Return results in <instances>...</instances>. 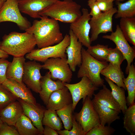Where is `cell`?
I'll use <instances>...</instances> for the list:
<instances>
[{
    "instance_id": "obj_31",
    "label": "cell",
    "mask_w": 135,
    "mask_h": 135,
    "mask_svg": "<svg viewBox=\"0 0 135 135\" xmlns=\"http://www.w3.org/2000/svg\"><path fill=\"white\" fill-rule=\"evenodd\" d=\"M124 128L131 135L135 134V103L129 106L124 114Z\"/></svg>"
},
{
    "instance_id": "obj_39",
    "label": "cell",
    "mask_w": 135,
    "mask_h": 135,
    "mask_svg": "<svg viewBox=\"0 0 135 135\" xmlns=\"http://www.w3.org/2000/svg\"><path fill=\"white\" fill-rule=\"evenodd\" d=\"M10 62L6 58H0V84H2L7 79L6 71Z\"/></svg>"
},
{
    "instance_id": "obj_16",
    "label": "cell",
    "mask_w": 135,
    "mask_h": 135,
    "mask_svg": "<svg viewBox=\"0 0 135 135\" xmlns=\"http://www.w3.org/2000/svg\"><path fill=\"white\" fill-rule=\"evenodd\" d=\"M69 34L70 42L66 50L67 62L72 71L74 72L76 67H80L82 63L81 51L82 45L70 29Z\"/></svg>"
},
{
    "instance_id": "obj_33",
    "label": "cell",
    "mask_w": 135,
    "mask_h": 135,
    "mask_svg": "<svg viewBox=\"0 0 135 135\" xmlns=\"http://www.w3.org/2000/svg\"><path fill=\"white\" fill-rule=\"evenodd\" d=\"M108 45L98 44L91 46L88 48L87 52L92 57L100 61H106V59L109 52Z\"/></svg>"
},
{
    "instance_id": "obj_30",
    "label": "cell",
    "mask_w": 135,
    "mask_h": 135,
    "mask_svg": "<svg viewBox=\"0 0 135 135\" xmlns=\"http://www.w3.org/2000/svg\"><path fill=\"white\" fill-rule=\"evenodd\" d=\"M42 123L43 125L49 126L56 130H60L62 128L61 120L55 110L46 109Z\"/></svg>"
},
{
    "instance_id": "obj_14",
    "label": "cell",
    "mask_w": 135,
    "mask_h": 135,
    "mask_svg": "<svg viewBox=\"0 0 135 135\" xmlns=\"http://www.w3.org/2000/svg\"><path fill=\"white\" fill-rule=\"evenodd\" d=\"M17 100L22 106L23 113L31 120L38 130L40 135L43 134L44 128L42 121L46 110L45 108L37 103L35 104L29 103L20 98H18Z\"/></svg>"
},
{
    "instance_id": "obj_17",
    "label": "cell",
    "mask_w": 135,
    "mask_h": 135,
    "mask_svg": "<svg viewBox=\"0 0 135 135\" xmlns=\"http://www.w3.org/2000/svg\"><path fill=\"white\" fill-rule=\"evenodd\" d=\"M72 103V96L66 86L54 92L50 95L46 109L56 110Z\"/></svg>"
},
{
    "instance_id": "obj_44",
    "label": "cell",
    "mask_w": 135,
    "mask_h": 135,
    "mask_svg": "<svg viewBox=\"0 0 135 135\" xmlns=\"http://www.w3.org/2000/svg\"><path fill=\"white\" fill-rule=\"evenodd\" d=\"M96 0H88V4H91L96 1Z\"/></svg>"
},
{
    "instance_id": "obj_42",
    "label": "cell",
    "mask_w": 135,
    "mask_h": 135,
    "mask_svg": "<svg viewBox=\"0 0 135 135\" xmlns=\"http://www.w3.org/2000/svg\"><path fill=\"white\" fill-rule=\"evenodd\" d=\"M43 134L44 135H58L56 130L47 126L44 128Z\"/></svg>"
},
{
    "instance_id": "obj_19",
    "label": "cell",
    "mask_w": 135,
    "mask_h": 135,
    "mask_svg": "<svg viewBox=\"0 0 135 135\" xmlns=\"http://www.w3.org/2000/svg\"><path fill=\"white\" fill-rule=\"evenodd\" d=\"M41 90L39 93L40 97L44 104L47 105L50 96L54 91L63 88L64 83L58 80H52L49 72L42 76L40 81Z\"/></svg>"
},
{
    "instance_id": "obj_26",
    "label": "cell",
    "mask_w": 135,
    "mask_h": 135,
    "mask_svg": "<svg viewBox=\"0 0 135 135\" xmlns=\"http://www.w3.org/2000/svg\"><path fill=\"white\" fill-rule=\"evenodd\" d=\"M15 127L19 135H40L31 120L23 113L18 120Z\"/></svg>"
},
{
    "instance_id": "obj_2",
    "label": "cell",
    "mask_w": 135,
    "mask_h": 135,
    "mask_svg": "<svg viewBox=\"0 0 135 135\" xmlns=\"http://www.w3.org/2000/svg\"><path fill=\"white\" fill-rule=\"evenodd\" d=\"M36 45L33 34L26 31L23 33L14 31L3 36L0 48L8 55L19 57L30 52Z\"/></svg>"
},
{
    "instance_id": "obj_7",
    "label": "cell",
    "mask_w": 135,
    "mask_h": 135,
    "mask_svg": "<svg viewBox=\"0 0 135 135\" xmlns=\"http://www.w3.org/2000/svg\"><path fill=\"white\" fill-rule=\"evenodd\" d=\"M44 63L42 68L49 70L52 80H58L63 83L70 82L72 71L67 62L66 58H50Z\"/></svg>"
},
{
    "instance_id": "obj_24",
    "label": "cell",
    "mask_w": 135,
    "mask_h": 135,
    "mask_svg": "<svg viewBox=\"0 0 135 135\" xmlns=\"http://www.w3.org/2000/svg\"><path fill=\"white\" fill-rule=\"evenodd\" d=\"M100 74L110 80L118 86L126 90L123 80L124 75L121 68L109 63L106 67L102 70Z\"/></svg>"
},
{
    "instance_id": "obj_32",
    "label": "cell",
    "mask_w": 135,
    "mask_h": 135,
    "mask_svg": "<svg viewBox=\"0 0 135 135\" xmlns=\"http://www.w3.org/2000/svg\"><path fill=\"white\" fill-rule=\"evenodd\" d=\"M73 111L72 104L56 110L57 114L62 122L65 130H70L72 128Z\"/></svg>"
},
{
    "instance_id": "obj_38",
    "label": "cell",
    "mask_w": 135,
    "mask_h": 135,
    "mask_svg": "<svg viewBox=\"0 0 135 135\" xmlns=\"http://www.w3.org/2000/svg\"><path fill=\"white\" fill-rule=\"evenodd\" d=\"M0 135H19L14 126L3 122L0 127Z\"/></svg>"
},
{
    "instance_id": "obj_22",
    "label": "cell",
    "mask_w": 135,
    "mask_h": 135,
    "mask_svg": "<svg viewBox=\"0 0 135 135\" xmlns=\"http://www.w3.org/2000/svg\"><path fill=\"white\" fill-rule=\"evenodd\" d=\"M94 107L98 116L100 124L110 126L114 122L120 118L119 113L110 107L104 106L92 99Z\"/></svg>"
},
{
    "instance_id": "obj_48",
    "label": "cell",
    "mask_w": 135,
    "mask_h": 135,
    "mask_svg": "<svg viewBox=\"0 0 135 135\" xmlns=\"http://www.w3.org/2000/svg\"><path fill=\"white\" fill-rule=\"evenodd\" d=\"M3 1L5 2L6 1V0H2Z\"/></svg>"
},
{
    "instance_id": "obj_8",
    "label": "cell",
    "mask_w": 135,
    "mask_h": 135,
    "mask_svg": "<svg viewBox=\"0 0 135 135\" xmlns=\"http://www.w3.org/2000/svg\"><path fill=\"white\" fill-rule=\"evenodd\" d=\"M82 103L80 111L78 112L75 113L74 115L76 120L86 133L91 129L100 124V122L91 98L86 97Z\"/></svg>"
},
{
    "instance_id": "obj_45",
    "label": "cell",
    "mask_w": 135,
    "mask_h": 135,
    "mask_svg": "<svg viewBox=\"0 0 135 135\" xmlns=\"http://www.w3.org/2000/svg\"><path fill=\"white\" fill-rule=\"evenodd\" d=\"M4 2L2 0H0V9Z\"/></svg>"
},
{
    "instance_id": "obj_36",
    "label": "cell",
    "mask_w": 135,
    "mask_h": 135,
    "mask_svg": "<svg viewBox=\"0 0 135 135\" xmlns=\"http://www.w3.org/2000/svg\"><path fill=\"white\" fill-rule=\"evenodd\" d=\"M115 130L110 126H104L100 124L91 129L86 135H111Z\"/></svg>"
},
{
    "instance_id": "obj_29",
    "label": "cell",
    "mask_w": 135,
    "mask_h": 135,
    "mask_svg": "<svg viewBox=\"0 0 135 135\" xmlns=\"http://www.w3.org/2000/svg\"><path fill=\"white\" fill-rule=\"evenodd\" d=\"M116 4L118 8L115 18L135 17V0H128L124 3L118 2Z\"/></svg>"
},
{
    "instance_id": "obj_13",
    "label": "cell",
    "mask_w": 135,
    "mask_h": 135,
    "mask_svg": "<svg viewBox=\"0 0 135 135\" xmlns=\"http://www.w3.org/2000/svg\"><path fill=\"white\" fill-rule=\"evenodd\" d=\"M42 65L34 60L26 62L22 78V82L32 91L39 93L40 91V80L42 76L40 70Z\"/></svg>"
},
{
    "instance_id": "obj_11",
    "label": "cell",
    "mask_w": 135,
    "mask_h": 135,
    "mask_svg": "<svg viewBox=\"0 0 135 135\" xmlns=\"http://www.w3.org/2000/svg\"><path fill=\"white\" fill-rule=\"evenodd\" d=\"M82 12L81 16L70 24V29L82 45L88 48L91 46V44L89 36L91 30L89 21L91 17L87 9L82 8Z\"/></svg>"
},
{
    "instance_id": "obj_6",
    "label": "cell",
    "mask_w": 135,
    "mask_h": 135,
    "mask_svg": "<svg viewBox=\"0 0 135 135\" xmlns=\"http://www.w3.org/2000/svg\"><path fill=\"white\" fill-rule=\"evenodd\" d=\"M19 0H6L0 9V24L10 22L16 23L20 29L25 30L31 26L30 22L21 14L18 8Z\"/></svg>"
},
{
    "instance_id": "obj_10",
    "label": "cell",
    "mask_w": 135,
    "mask_h": 135,
    "mask_svg": "<svg viewBox=\"0 0 135 135\" xmlns=\"http://www.w3.org/2000/svg\"><path fill=\"white\" fill-rule=\"evenodd\" d=\"M81 78L79 82L76 84L64 83V85L68 89L72 96L73 111L81 99H82L83 102L87 96L92 98L95 91L98 89V88L94 86L87 77L84 76Z\"/></svg>"
},
{
    "instance_id": "obj_3",
    "label": "cell",
    "mask_w": 135,
    "mask_h": 135,
    "mask_svg": "<svg viewBox=\"0 0 135 135\" xmlns=\"http://www.w3.org/2000/svg\"><path fill=\"white\" fill-rule=\"evenodd\" d=\"M81 6L73 0H60L42 12L41 16H46L64 23L70 24L82 15Z\"/></svg>"
},
{
    "instance_id": "obj_20",
    "label": "cell",
    "mask_w": 135,
    "mask_h": 135,
    "mask_svg": "<svg viewBox=\"0 0 135 135\" xmlns=\"http://www.w3.org/2000/svg\"><path fill=\"white\" fill-rule=\"evenodd\" d=\"M23 113L22 106L17 100L0 110V116L2 122L15 126L18 120Z\"/></svg>"
},
{
    "instance_id": "obj_46",
    "label": "cell",
    "mask_w": 135,
    "mask_h": 135,
    "mask_svg": "<svg viewBox=\"0 0 135 135\" xmlns=\"http://www.w3.org/2000/svg\"><path fill=\"white\" fill-rule=\"evenodd\" d=\"M3 122H2V120L0 116V126H1V125L3 123Z\"/></svg>"
},
{
    "instance_id": "obj_27",
    "label": "cell",
    "mask_w": 135,
    "mask_h": 135,
    "mask_svg": "<svg viewBox=\"0 0 135 135\" xmlns=\"http://www.w3.org/2000/svg\"><path fill=\"white\" fill-rule=\"evenodd\" d=\"M128 76L123 79V82L128 92L127 104L129 106L134 103L135 98V67L132 63L129 67Z\"/></svg>"
},
{
    "instance_id": "obj_4",
    "label": "cell",
    "mask_w": 135,
    "mask_h": 135,
    "mask_svg": "<svg viewBox=\"0 0 135 135\" xmlns=\"http://www.w3.org/2000/svg\"><path fill=\"white\" fill-rule=\"evenodd\" d=\"M81 53L82 62L77 73L78 78L86 77L96 87L102 86L104 84V80L100 77V72L108 66V62L100 61L95 59L83 47Z\"/></svg>"
},
{
    "instance_id": "obj_40",
    "label": "cell",
    "mask_w": 135,
    "mask_h": 135,
    "mask_svg": "<svg viewBox=\"0 0 135 135\" xmlns=\"http://www.w3.org/2000/svg\"><path fill=\"white\" fill-rule=\"evenodd\" d=\"M96 2L103 12L108 11L113 8V2L110 0H96Z\"/></svg>"
},
{
    "instance_id": "obj_15",
    "label": "cell",
    "mask_w": 135,
    "mask_h": 135,
    "mask_svg": "<svg viewBox=\"0 0 135 135\" xmlns=\"http://www.w3.org/2000/svg\"><path fill=\"white\" fill-rule=\"evenodd\" d=\"M60 0H19L18 8L21 12L34 18H40V14Z\"/></svg>"
},
{
    "instance_id": "obj_5",
    "label": "cell",
    "mask_w": 135,
    "mask_h": 135,
    "mask_svg": "<svg viewBox=\"0 0 135 135\" xmlns=\"http://www.w3.org/2000/svg\"><path fill=\"white\" fill-rule=\"evenodd\" d=\"M70 42L69 34H66L59 43L50 46L34 49L26 55V58L30 60L44 62L51 58H66V50Z\"/></svg>"
},
{
    "instance_id": "obj_25",
    "label": "cell",
    "mask_w": 135,
    "mask_h": 135,
    "mask_svg": "<svg viewBox=\"0 0 135 135\" xmlns=\"http://www.w3.org/2000/svg\"><path fill=\"white\" fill-rule=\"evenodd\" d=\"M119 26L126 40L135 46V17L121 18Z\"/></svg>"
},
{
    "instance_id": "obj_12",
    "label": "cell",
    "mask_w": 135,
    "mask_h": 135,
    "mask_svg": "<svg viewBox=\"0 0 135 135\" xmlns=\"http://www.w3.org/2000/svg\"><path fill=\"white\" fill-rule=\"evenodd\" d=\"M102 38L113 42L116 45V47L122 53L127 62L125 73L128 74L129 67L135 57V46L132 47L129 45L123 34L119 24L116 25L114 32H111L110 35H104Z\"/></svg>"
},
{
    "instance_id": "obj_18",
    "label": "cell",
    "mask_w": 135,
    "mask_h": 135,
    "mask_svg": "<svg viewBox=\"0 0 135 135\" xmlns=\"http://www.w3.org/2000/svg\"><path fill=\"white\" fill-rule=\"evenodd\" d=\"M2 84L18 98L29 103L35 104L36 103L30 89L23 82L20 83L14 80L7 79Z\"/></svg>"
},
{
    "instance_id": "obj_37",
    "label": "cell",
    "mask_w": 135,
    "mask_h": 135,
    "mask_svg": "<svg viewBox=\"0 0 135 135\" xmlns=\"http://www.w3.org/2000/svg\"><path fill=\"white\" fill-rule=\"evenodd\" d=\"M72 127L70 130H56L60 135H86V133L84 131L82 127L75 119L73 115Z\"/></svg>"
},
{
    "instance_id": "obj_28",
    "label": "cell",
    "mask_w": 135,
    "mask_h": 135,
    "mask_svg": "<svg viewBox=\"0 0 135 135\" xmlns=\"http://www.w3.org/2000/svg\"><path fill=\"white\" fill-rule=\"evenodd\" d=\"M104 79L110 87L113 96L119 104L121 110L124 114L128 108L125 90L123 88L117 86L109 79L106 77Z\"/></svg>"
},
{
    "instance_id": "obj_1",
    "label": "cell",
    "mask_w": 135,
    "mask_h": 135,
    "mask_svg": "<svg viewBox=\"0 0 135 135\" xmlns=\"http://www.w3.org/2000/svg\"><path fill=\"white\" fill-rule=\"evenodd\" d=\"M40 20H35L32 24L25 31L33 34L38 48L54 45L60 42L64 37L58 21L46 16Z\"/></svg>"
},
{
    "instance_id": "obj_41",
    "label": "cell",
    "mask_w": 135,
    "mask_h": 135,
    "mask_svg": "<svg viewBox=\"0 0 135 135\" xmlns=\"http://www.w3.org/2000/svg\"><path fill=\"white\" fill-rule=\"evenodd\" d=\"M90 8L89 14L91 18H96L99 16L102 12L97 5L96 2L88 4Z\"/></svg>"
},
{
    "instance_id": "obj_35",
    "label": "cell",
    "mask_w": 135,
    "mask_h": 135,
    "mask_svg": "<svg viewBox=\"0 0 135 135\" xmlns=\"http://www.w3.org/2000/svg\"><path fill=\"white\" fill-rule=\"evenodd\" d=\"M18 98L2 84H0V110Z\"/></svg>"
},
{
    "instance_id": "obj_21",
    "label": "cell",
    "mask_w": 135,
    "mask_h": 135,
    "mask_svg": "<svg viewBox=\"0 0 135 135\" xmlns=\"http://www.w3.org/2000/svg\"><path fill=\"white\" fill-rule=\"evenodd\" d=\"M26 60L24 56L14 57L7 68L6 73L7 79L14 80L20 83L23 82L22 78Z\"/></svg>"
},
{
    "instance_id": "obj_47",
    "label": "cell",
    "mask_w": 135,
    "mask_h": 135,
    "mask_svg": "<svg viewBox=\"0 0 135 135\" xmlns=\"http://www.w3.org/2000/svg\"><path fill=\"white\" fill-rule=\"evenodd\" d=\"M110 0L113 2V1L114 0H117L118 1H124V0Z\"/></svg>"
},
{
    "instance_id": "obj_23",
    "label": "cell",
    "mask_w": 135,
    "mask_h": 135,
    "mask_svg": "<svg viewBox=\"0 0 135 135\" xmlns=\"http://www.w3.org/2000/svg\"><path fill=\"white\" fill-rule=\"evenodd\" d=\"M102 88L96 94H94L92 99L101 104L111 108L120 113V106L113 97L111 91L104 84Z\"/></svg>"
},
{
    "instance_id": "obj_34",
    "label": "cell",
    "mask_w": 135,
    "mask_h": 135,
    "mask_svg": "<svg viewBox=\"0 0 135 135\" xmlns=\"http://www.w3.org/2000/svg\"><path fill=\"white\" fill-rule=\"evenodd\" d=\"M123 55L116 47L109 48V52L106 59V61L112 65L120 68L122 62L125 60Z\"/></svg>"
},
{
    "instance_id": "obj_43",
    "label": "cell",
    "mask_w": 135,
    "mask_h": 135,
    "mask_svg": "<svg viewBox=\"0 0 135 135\" xmlns=\"http://www.w3.org/2000/svg\"><path fill=\"white\" fill-rule=\"evenodd\" d=\"M9 56V55L2 50L0 48V58H7Z\"/></svg>"
},
{
    "instance_id": "obj_9",
    "label": "cell",
    "mask_w": 135,
    "mask_h": 135,
    "mask_svg": "<svg viewBox=\"0 0 135 135\" xmlns=\"http://www.w3.org/2000/svg\"><path fill=\"white\" fill-rule=\"evenodd\" d=\"M117 9L113 8L107 11L102 12L96 18H91L89 23L91 27L90 41L91 43L96 40L99 34L113 32L112 18Z\"/></svg>"
}]
</instances>
